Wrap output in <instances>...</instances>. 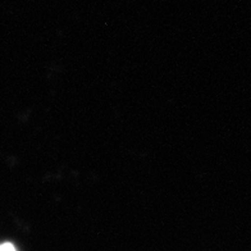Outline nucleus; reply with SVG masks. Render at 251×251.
<instances>
[{
	"label": "nucleus",
	"instance_id": "nucleus-1",
	"mask_svg": "<svg viewBox=\"0 0 251 251\" xmlns=\"http://www.w3.org/2000/svg\"><path fill=\"white\" fill-rule=\"evenodd\" d=\"M0 251H17V249L14 248L13 244L4 242V244H0Z\"/></svg>",
	"mask_w": 251,
	"mask_h": 251
}]
</instances>
